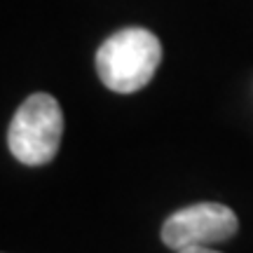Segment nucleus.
<instances>
[{"label": "nucleus", "mask_w": 253, "mask_h": 253, "mask_svg": "<svg viewBox=\"0 0 253 253\" xmlns=\"http://www.w3.org/2000/svg\"><path fill=\"white\" fill-rule=\"evenodd\" d=\"M162 45L145 28H122L99 47L96 71L101 82L118 94H134L155 78Z\"/></svg>", "instance_id": "nucleus-1"}, {"label": "nucleus", "mask_w": 253, "mask_h": 253, "mask_svg": "<svg viewBox=\"0 0 253 253\" xmlns=\"http://www.w3.org/2000/svg\"><path fill=\"white\" fill-rule=\"evenodd\" d=\"M63 136V113L54 96L31 94L17 108L7 129L9 153L26 167L52 162Z\"/></svg>", "instance_id": "nucleus-2"}, {"label": "nucleus", "mask_w": 253, "mask_h": 253, "mask_svg": "<svg viewBox=\"0 0 253 253\" xmlns=\"http://www.w3.org/2000/svg\"><path fill=\"white\" fill-rule=\"evenodd\" d=\"M237 227L239 220L230 207L218 202H202L178 209L164 220L162 242L173 251L188 246H211L235 237Z\"/></svg>", "instance_id": "nucleus-3"}, {"label": "nucleus", "mask_w": 253, "mask_h": 253, "mask_svg": "<svg viewBox=\"0 0 253 253\" xmlns=\"http://www.w3.org/2000/svg\"><path fill=\"white\" fill-rule=\"evenodd\" d=\"M176 253H218V251H213L211 246H188V249H181Z\"/></svg>", "instance_id": "nucleus-4"}]
</instances>
